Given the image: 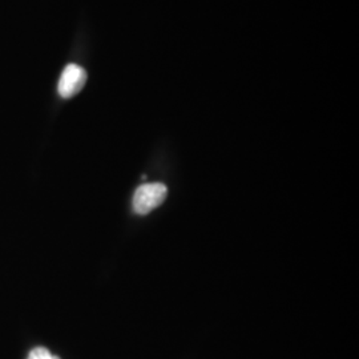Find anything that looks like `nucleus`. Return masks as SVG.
Returning a JSON list of instances; mask_svg holds the SVG:
<instances>
[{
  "instance_id": "f257e3e1",
  "label": "nucleus",
  "mask_w": 359,
  "mask_h": 359,
  "mask_svg": "<svg viewBox=\"0 0 359 359\" xmlns=\"http://www.w3.org/2000/svg\"><path fill=\"white\" fill-rule=\"evenodd\" d=\"M167 187L161 182L142 184L133 194L132 206L135 213L145 216L157 206L161 205L167 197Z\"/></svg>"
},
{
  "instance_id": "f03ea898",
  "label": "nucleus",
  "mask_w": 359,
  "mask_h": 359,
  "mask_svg": "<svg viewBox=\"0 0 359 359\" xmlns=\"http://www.w3.org/2000/svg\"><path fill=\"white\" fill-rule=\"evenodd\" d=\"M87 81V72L83 67L68 65L63 69L57 84V92L63 99H71L83 90Z\"/></svg>"
},
{
  "instance_id": "7ed1b4c3",
  "label": "nucleus",
  "mask_w": 359,
  "mask_h": 359,
  "mask_svg": "<svg viewBox=\"0 0 359 359\" xmlns=\"http://www.w3.org/2000/svg\"><path fill=\"white\" fill-rule=\"evenodd\" d=\"M27 359H60L56 355H52L51 353L46 347H36L34 348Z\"/></svg>"
}]
</instances>
